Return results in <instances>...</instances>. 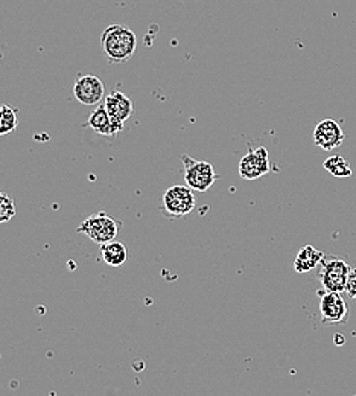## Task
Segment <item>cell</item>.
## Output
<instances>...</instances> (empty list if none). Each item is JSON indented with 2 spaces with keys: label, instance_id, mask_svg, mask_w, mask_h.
<instances>
[{
  "label": "cell",
  "instance_id": "obj_1",
  "mask_svg": "<svg viewBox=\"0 0 356 396\" xmlns=\"http://www.w3.org/2000/svg\"><path fill=\"white\" fill-rule=\"evenodd\" d=\"M101 46L108 63H126L137 47V37L125 25H110L101 35Z\"/></svg>",
  "mask_w": 356,
  "mask_h": 396
},
{
  "label": "cell",
  "instance_id": "obj_2",
  "mask_svg": "<svg viewBox=\"0 0 356 396\" xmlns=\"http://www.w3.org/2000/svg\"><path fill=\"white\" fill-rule=\"evenodd\" d=\"M350 269L352 267L338 256H324L316 267V277L324 290L344 293Z\"/></svg>",
  "mask_w": 356,
  "mask_h": 396
},
{
  "label": "cell",
  "instance_id": "obj_3",
  "mask_svg": "<svg viewBox=\"0 0 356 396\" xmlns=\"http://www.w3.org/2000/svg\"><path fill=\"white\" fill-rule=\"evenodd\" d=\"M122 223H119L116 218L107 215L105 212H97L90 215L78 227V233L87 235L96 244H105L114 241Z\"/></svg>",
  "mask_w": 356,
  "mask_h": 396
},
{
  "label": "cell",
  "instance_id": "obj_4",
  "mask_svg": "<svg viewBox=\"0 0 356 396\" xmlns=\"http://www.w3.org/2000/svg\"><path fill=\"white\" fill-rule=\"evenodd\" d=\"M182 162L184 165L186 185L196 192L209 191L218 178L213 165L206 161H195L187 154L182 156Z\"/></svg>",
  "mask_w": 356,
  "mask_h": 396
},
{
  "label": "cell",
  "instance_id": "obj_5",
  "mask_svg": "<svg viewBox=\"0 0 356 396\" xmlns=\"http://www.w3.org/2000/svg\"><path fill=\"white\" fill-rule=\"evenodd\" d=\"M320 297V317L324 325H338V323H348L349 320V308L345 303L341 293L328 291V290H319L316 291Z\"/></svg>",
  "mask_w": 356,
  "mask_h": 396
},
{
  "label": "cell",
  "instance_id": "obj_6",
  "mask_svg": "<svg viewBox=\"0 0 356 396\" xmlns=\"http://www.w3.org/2000/svg\"><path fill=\"white\" fill-rule=\"evenodd\" d=\"M195 209V195L189 186L174 185L163 195V211L166 215L178 218Z\"/></svg>",
  "mask_w": 356,
  "mask_h": 396
},
{
  "label": "cell",
  "instance_id": "obj_7",
  "mask_svg": "<svg viewBox=\"0 0 356 396\" xmlns=\"http://www.w3.org/2000/svg\"><path fill=\"white\" fill-rule=\"evenodd\" d=\"M73 96L83 105H97L105 99V86L95 75L79 74L73 83Z\"/></svg>",
  "mask_w": 356,
  "mask_h": 396
},
{
  "label": "cell",
  "instance_id": "obj_8",
  "mask_svg": "<svg viewBox=\"0 0 356 396\" xmlns=\"http://www.w3.org/2000/svg\"><path fill=\"white\" fill-rule=\"evenodd\" d=\"M270 173V154L265 146L250 150L239 162V175L244 180H257Z\"/></svg>",
  "mask_w": 356,
  "mask_h": 396
},
{
  "label": "cell",
  "instance_id": "obj_9",
  "mask_svg": "<svg viewBox=\"0 0 356 396\" xmlns=\"http://www.w3.org/2000/svg\"><path fill=\"white\" fill-rule=\"evenodd\" d=\"M344 133L335 119H323L314 130V144L324 151H332L344 142Z\"/></svg>",
  "mask_w": 356,
  "mask_h": 396
},
{
  "label": "cell",
  "instance_id": "obj_10",
  "mask_svg": "<svg viewBox=\"0 0 356 396\" xmlns=\"http://www.w3.org/2000/svg\"><path fill=\"white\" fill-rule=\"evenodd\" d=\"M104 105L108 115L116 122H125L134 115V103L131 98H128L121 91H113L105 96Z\"/></svg>",
  "mask_w": 356,
  "mask_h": 396
},
{
  "label": "cell",
  "instance_id": "obj_11",
  "mask_svg": "<svg viewBox=\"0 0 356 396\" xmlns=\"http://www.w3.org/2000/svg\"><path fill=\"white\" fill-rule=\"evenodd\" d=\"M85 127L92 128L93 132L101 136H117L124 130V122H116L108 115L105 105H97L96 110L88 116Z\"/></svg>",
  "mask_w": 356,
  "mask_h": 396
},
{
  "label": "cell",
  "instance_id": "obj_12",
  "mask_svg": "<svg viewBox=\"0 0 356 396\" xmlns=\"http://www.w3.org/2000/svg\"><path fill=\"white\" fill-rule=\"evenodd\" d=\"M324 257V253L316 250L314 245L308 244L300 249V252L297 253L295 261H294V270L297 273H308L319 267L321 260Z\"/></svg>",
  "mask_w": 356,
  "mask_h": 396
},
{
  "label": "cell",
  "instance_id": "obj_13",
  "mask_svg": "<svg viewBox=\"0 0 356 396\" xmlns=\"http://www.w3.org/2000/svg\"><path fill=\"white\" fill-rule=\"evenodd\" d=\"M101 256L107 265L113 267V269H119V267H122L126 262L128 252L122 243L110 241L101 244Z\"/></svg>",
  "mask_w": 356,
  "mask_h": 396
},
{
  "label": "cell",
  "instance_id": "obj_14",
  "mask_svg": "<svg viewBox=\"0 0 356 396\" xmlns=\"http://www.w3.org/2000/svg\"><path fill=\"white\" fill-rule=\"evenodd\" d=\"M18 125L17 108L11 105H0V136H6L16 132Z\"/></svg>",
  "mask_w": 356,
  "mask_h": 396
},
{
  "label": "cell",
  "instance_id": "obj_15",
  "mask_svg": "<svg viewBox=\"0 0 356 396\" xmlns=\"http://www.w3.org/2000/svg\"><path fill=\"white\" fill-rule=\"evenodd\" d=\"M323 168L326 171H329L333 177H350L352 175V168L350 163L345 161L341 156H332L326 158L323 162Z\"/></svg>",
  "mask_w": 356,
  "mask_h": 396
},
{
  "label": "cell",
  "instance_id": "obj_16",
  "mask_svg": "<svg viewBox=\"0 0 356 396\" xmlns=\"http://www.w3.org/2000/svg\"><path fill=\"white\" fill-rule=\"evenodd\" d=\"M16 216V204L11 195L0 192V224L11 221Z\"/></svg>",
  "mask_w": 356,
  "mask_h": 396
},
{
  "label": "cell",
  "instance_id": "obj_17",
  "mask_svg": "<svg viewBox=\"0 0 356 396\" xmlns=\"http://www.w3.org/2000/svg\"><path fill=\"white\" fill-rule=\"evenodd\" d=\"M345 294H348L350 299L356 301V269H350L349 277H348V285H345Z\"/></svg>",
  "mask_w": 356,
  "mask_h": 396
},
{
  "label": "cell",
  "instance_id": "obj_18",
  "mask_svg": "<svg viewBox=\"0 0 356 396\" xmlns=\"http://www.w3.org/2000/svg\"><path fill=\"white\" fill-rule=\"evenodd\" d=\"M333 340H335V343H336V344L341 346V344H344V343H345V337H343L341 334H335Z\"/></svg>",
  "mask_w": 356,
  "mask_h": 396
},
{
  "label": "cell",
  "instance_id": "obj_19",
  "mask_svg": "<svg viewBox=\"0 0 356 396\" xmlns=\"http://www.w3.org/2000/svg\"><path fill=\"white\" fill-rule=\"evenodd\" d=\"M355 396H356V395H355Z\"/></svg>",
  "mask_w": 356,
  "mask_h": 396
}]
</instances>
